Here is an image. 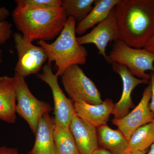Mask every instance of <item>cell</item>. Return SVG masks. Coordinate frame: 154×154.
Segmentation results:
<instances>
[{"label":"cell","instance_id":"obj_1","mask_svg":"<svg viewBox=\"0 0 154 154\" xmlns=\"http://www.w3.org/2000/svg\"><path fill=\"white\" fill-rule=\"evenodd\" d=\"M113 9L120 40L144 48L154 33V0H119Z\"/></svg>","mask_w":154,"mask_h":154},{"label":"cell","instance_id":"obj_2","mask_svg":"<svg viewBox=\"0 0 154 154\" xmlns=\"http://www.w3.org/2000/svg\"><path fill=\"white\" fill-rule=\"evenodd\" d=\"M12 18L18 30L32 42L52 40L60 34L68 19L62 7L53 9L16 7Z\"/></svg>","mask_w":154,"mask_h":154},{"label":"cell","instance_id":"obj_3","mask_svg":"<svg viewBox=\"0 0 154 154\" xmlns=\"http://www.w3.org/2000/svg\"><path fill=\"white\" fill-rule=\"evenodd\" d=\"M76 22L68 17L66 25L57 38L51 44L38 41V44L45 51L47 64L51 66L54 63L55 74L61 76L67 69L75 65H84L87 62L88 52L85 48L78 43L76 36Z\"/></svg>","mask_w":154,"mask_h":154},{"label":"cell","instance_id":"obj_4","mask_svg":"<svg viewBox=\"0 0 154 154\" xmlns=\"http://www.w3.org/2000/svg\"><path fill=\"white\" fill-rule=\"evenodd\" d=\"M108 63L123 65L138 79L150 81L147 71L154 72V54L145 48L131 47L122 40L114 42L106 60Z\"/></svg>","mask_w":154,"mask_h":154},{"label":"cell","instance_id":"obj_5","mask_svg":"<svg viewBox=\"0 0 154 154\" xmlns=\"http://www.w3.org/2000/svg\"><path fill=\"white\" fill-rule=\"evenodd\" d=\"M61 77L63 85L74 103L84 102L98 105L103 102L95 83L86 75L79 66H70Z\"/></svg>","mask_w":154,"mask_h":154},{"label":"cell","instance_id":"obj_6","mask_svg":"<svg viewBox=\"0 0 154 154\" xmlns=\"http://www.w3.org/2000/svg\"><path fill=\"white\" fill-rule=\"evenodd\" d=\"M17 95L16 112L25 119L32 132L36 134L38 122L42 116L49 113L52 107L47 102L40 101L30 92L25 78L15 74Z\"/></svg>","mask_w":154,"mask_h":154},{"label":"cell","instance_id":"obj_7","mask_svg":"<svg viewBox=\"0 0 154 154\" xmlns=\"http://www.w3.org/2000/svg\"><path fill=\"white\" fill-rule=\"evenodd\" d=\"M13 36L18 57L15 74L24 78L38 74L48 60L45 51L41 46L34 45L21 33L15 32Z\"/></svg>","mask_w":154,"mask_h":154},{"label":"cell","instance_id":"obj_8","mask_svg":"<svg viewBox=\"0 0 154 154\" xmlns=\"http://www.w3.org/2000/svg\"><path fill=\"white\" fill-rule=\"evenodd\" d=\"M37 78L47 84L52 92L54 102V120L56 125L69 127L75 113L74 102L67 98L58 82V77L47 64L42 67L41 73Z\"/></svg>","mask_w":154,"mask_h":154},{"label":"cell","instance_id":"obj_9","mask_svg":"<svg viewBox=\"0 0 154 154\" xmlns=\"http://www.w3.org/2000/svg\"><path fill=\"white\" fill-rule=\"evenodd\" d=\"M151 96V87L149 84L145 89L140 102L132 111L123 118L112 120V123L117 127L128 142L136 130L154 119V113L149 107Z\"/></svg>","mask_w":154,"mask_h":154},{"label":"cell","instance_id":"obj_10","mask_svg":"<svg viewBox=\"0 0 154 154\" xmlns=\"http://www.w3.org/2000/svg\"><path fill=\"white\" fill-rule=\"evenodd\" d=\"M113 9L108 17L94 27L91 32L77 38L80 45H95L98 50L99 54L102 56L106 61L107 56L106 48L107 44L109 42H114L120 39V34Z\"/></svg>","mask_w":154,"mask_h":154},{"label":"cell","instance_id":"obj_11","mask_svg":"<svg viewBox=\"0 0 154 154\" xmlns=\"http://www.w3.org/2000/svg\"><path fill=\"white\" fill-rule=\"evenodd\" d=\"M113 71L121 77L123 84V90L121 98L114 104L112 114L114 119L123 118L129 113L130 108L133 107L131 93L137 86L143 84H149V81L136 78L133 75L126 66L121 64H112Z\"/></svg>","mask_w":154,"mask_h":154},{"label":"cell","instance_id":"obj_12","mask_svg":"<svg viewBox=\"0 0 154 154\" xmlns=\"http://www.w3.org/2000/svg\"><path fill=\"white\" fill-rule=\"evenodd\" d=\"M69 128L80 154H92L99 147L97 128L86 123L75 113Z\"/></svg>","mask_w":154,"mask_h":154},{"label":"cell","instance_id":"obj_13","mask_svg":"<svg viewBox=\"0 0 154 154\" xmlns=\"http://www.w3.org/2000/svg\"><path fill=\"white\" fill-rule=\"evenodd\" d=\"M114 103L107 99L102 104L92 105L84 102L74 103L76 114L87 124L96 128L107 125Z\"/></svg>","mask_w":154,"mask_h":154},{"label":"cell","instance_id":"obj_14","mask_svg":"<svg viewBox=\"0 0 154 154\" xmlns=\"http://www.w3.org/2000/svg\"><path fill=\"white\" fill-rule=\"evenodd\" d=\"M17 95L15 77H0V119L14 123L17 119Z\"/></svg>","mask_w":154,"mask_h":154},{"label":"cell","instance_id":"obj_15","mask_svg":"<svg viewBox=\"0 0 154 154\" xmlns=\"http://www.w3.org/2000/svg\"><path fill=\"white\" fill-rule=\"evenodd\" d=\"M54 119L49 113L42 116L38 122L35 143L29 154H56L54 133Z\"/></svg>","mask_w":154,"mask_h":154},{"label":"cell","instance_id":"obj_16","mask_svg":"<svg viewBox=\"0 0 154 154\" xmlns=\"http://www.w3.org/2000/svg\"><path fill=\"white\" fill-rule=\"evenodd\" d=\"M119 0H97L91 12L84 20L76 26L75 33L83 35L87 30L104 21L118 4Z\"/></svg>","mask_w":154,"mask_h":154},{"label":"cell","instance_id":"obj_17","mask_svg":"<svg viewBox=\"0 0 154 154\" xmlns=\"http://www.w3.org/2000/svg\"><path fill=\"white\" fill-rule=\"evenodd\" d=\"M99 144L112 154H125L128 141L119 130H113L107 125L97 128Z\"/></svg>","mask_w":154,"mask_h":154},{"label":"cell","instance_id":"obj_18","mask_svg":"<svg viewBox=\"0 0 154 154\" xmlns=\"http://www.w3.org/2000/svg\"><path fill=\"white\" fill-rule=\"evenodd\" d=\"M54 135L56 154H80L69 127L55 124Z\"/></svg>","mask_w":154,"mask_h":154},{"label":"cell","instance_id":"obj_19","mask_svg":"<svg viewBox=\"0 0 154 154\" xmlns=\"http://www.w3.org/2000/svg\"><path fill=\"white\" fill-rule=\"evenodd\" d=\"M154 143V119L141 127L133 134L128 142L126 152L146 150Z\"/></svg>","mask_w":154,"mask_h":154},{"label":"cell","instance_id":"obj_20","mask_svg":"<svg viewBox=\"0 0 154 154\" xmlns=\"http://www.w3.org/2000/svg\"><path fill=\"white\" fill-rule=\"evenodd\" d=\"M95 2L94 0H63L61 7L68 17H72L79 23L92 11Z\"/></svg>","mask_w":154,"mask_h":154},{"label":"cell","instance_id":"obj_21","mask_svg":"<svg viewBox=\"0 0 154 154\" xmlns=\"http://www.w3.org/2000/svg\"><path fill=\"white\" fill-rule=\"evenodd\" d=\"M61 0H17L16 7L40 9H53L60 8Z\"/></svg>","mask_w":154,"mask_h":154},{"label":"cell","instance_id":"obj_22","mask_svg":"<svg viewBox=\"0 0 154 154\" xmlns=\"http://www.w3.org/2000/svg\"><path fill=\"white\" fill-rule=\"evenodd\" d=\"M13 35L12 24L7 21L0 22V45L5 44Z\"/></svg>","mask_w":154,"mask_h":154},{"label":"cell","instance_id":"obj_23","mask_svg":"<svg viewBox=\"0 0 154 154\" xmlns=\"http://www.w3.org/2000/svg\"><path fill=\"white\" fill-rule=\"evenodd\" d=\"M150 78V84L151 87L152 96L150 103L149 104V107L152 112L154 113V72H150L149 74Z\"/></svg>","mask_w":154,"mask_h":154},{"label":"cell","instance_id":"obj_24","mask_svg":"<svg viewBox=\"0 0 154 154\" xmlns=\"http://www.w3.org/2000/svg\"><path fill=\"white\" fill-rule=\"evenodd\" d=\"M0 154H21L16 148L8 147L6 146L0 147Z\"/></svg>","mask_w":154,"mask_h":154},{"label":"cell","instance_id":"obj_25","mask_svg":"<svg viewBox=\"0 0 154 154\" xmlns=\"http://www.w3.org/2000/svg\"><path fill=\"white\" fill-rule=\"evenodd\" d=\"M10 15V12L8 9L2 7L0 8V22L5 21Z\"/></svg>","mask_w":154,"mask_h":154},{"label":"cell","instance_id":"obj_26","mask_svg":"<svg viewBox=\"0 0 154 154\" xmlns=\"http://www.w3.org/2000/svg\"><path fill=\"white\" fill-rule=\"evenodd\" d=\"M144 48L154 54V33Z\"/></svg>","mask_w":154,"mask_h":154},{"label":"cell","instance_id":"obj_27","mask_svg":"<svg viewBox=\"0 0 154 154\" xmlns=\"http://www.w3.org/2000/svg\"><path fill=\"white\" fill-rule=\"evenodd\" d=\"M92 154H112L109 151L103 148H100L98 147L97 149Z\"/></svg>","mask_w":154,"mask_h":154},{"label":"cell","instance_id":"obj_28","mask_svg":"<svg viewBox=\"0 0 154 154\" xmlns=\"http://www.w3.org/2000/svg\"><path fill=\"white\" fill-rule=\"evenodd\" d=\"M146 152V150L143 151H134L126 152L125 154H145Z\"/></svg>","mask_w":154,"mask_h":154},{"label":"cell","instance_id":"obj_29","mask_svg":"<svg viewBox=\"0 0 154 154\" xmlns=\"http://www.w3.org/2000/svg\"><path fill=\"white\" fill-rule=\"evenodd\" d=\"M150 150L148 154H154V143L152 145Z\"/></svg>","mask_w":154,"mask_h":154},{"label":"cell","instance_id":"obj_30","mask_svg":"<svg viewBox=\"0 0 154 154\" xmlns=\"http://www.w3.org/2000/svg\"><path fill=\"white\" fill-rule=\"evenodd\" d=\"M3 62V51L0 49V63Z\"/></svg>","mask_w":154,"mask_h":154},{"label":"cell","instance_id":"obj_31","mask_svg":"<svg viewBox=\"0 0 154 154\" xmlns=\"http://www.w3.org/2000/svg\"><path fill=\"white\" fill-rule=\"evenodd\" d=\"M28 154H29L28 153Z\"/></svg>","mask_w":154,"mask_h":154}]
</instances>
